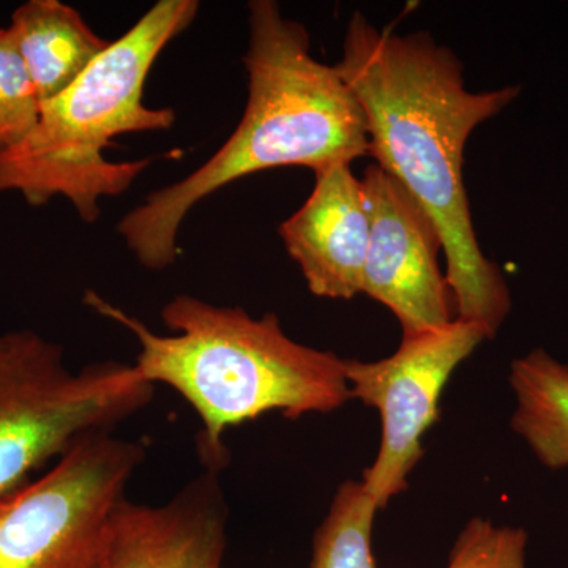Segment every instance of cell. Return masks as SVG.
Returning <instances> with one entry per match:
<instances>
[{"label":"cell","mask_w":568,"mask_h":568,"mask_svg":"<svg viewBox=\"0 0 568 568\" xmlns=\"http://www.w3.org/2000/svg\"><path fill=\"white\" fill-rule=\"evenodd\" d=\"M335 67L365 112L369 155L439 231L455 316L480 324L493 338L510 313V293L478 244L463 162L474 130L521 88L467 91L457 54L432 33L398 36L377 29L361 11L351 17Z\"/></svg>","instance_id":"6da1fadb"},{"label":"cell","mask_w":568,"mask_h":568,"mask_svg":"<svg viewBox=\"0 0 568 568\" xmlns=\"http://www.w3.org/2000/svg\"><path fill=\"white\" fill-rule=\"evenodd\" d=\"M248 29V100L237 129L203 166L149 194L118 224L145 268L175 263L186 215L223 186L272 168L316 173L369 155L365 112L336 67L313 58L305 26L284 17L274 0H253Z\"/></svg>","instance_id":"7a4b0ae2"},{"label":"cell","mask_w":568,"mask_h":568,"mask_svg":"<svg viewBox=\"0 0 568 568\" xmlns=\"http://www.w3.org/2000/svg\"><path fill=\"white\" fill-rule=\"evenodd\" d=\"M84 304L136 338L133 365L145 383L173 388L193 407L205 470L227 466L224 436L235 426L268 413L290 420L331 414L353 399L345 358L294 342L275 313L253 317L239 306L175 295L162 310L173 334L160 335L93 291Z\"/></svg>","instance_id":"3957f363"},{"label":"cell","mask_w":568,"mask_h":568,"mask_svg":"<svg viewBox=\"0 0 568 568\" xmlns=\"http://www.w3.org/2000/svg\"><path fill=\"white\" fill-rule=\"evenodd\" d=\"M197 11L196 0H160L70 88L41 103L31 134L0 152V192L20 193L33 207L62 196L85 223L97 222L100 201L126 192L151 164L106 160L114 138L174 125L173 110L142 102L144 84L160 52Z\"/></svg>","instance_id":"277c9868"},{"label":"cell","mask_w":568,"mask_h":568,"mask_svg":"<svg viewBox=\"0 0 568 568\" xmlns=\"http://www.w3.org/2000/svg\"><path fill=\"white\" fill-rule=\"evenodd\" d=\"M155 386L133 364L69 368L63 349L32 331L2 335L0 351V497L58 462L74 444L114 432L151 405Z\"/></svg>","instance_id":"5b68a950"},{"label":"cell","mask_w":568,"mask_h":568,"mask_svg":"<svg viewBox=\"0 0 568 568\" xmlns=\"http://www.w3.org/2000/svg\"><path fill=\"white\" fill-rule=\"evenodd\" d=\"M148 452V440L95 433L43 476L0 497V568L91 567Z\"/></svg>","instance_id":"8992f818"},{"label":"cell","mask_w":568,"mask_h":568,"mask_svg":"<svg viewBox=\"0 0 568 568\" xmlns=\"http://www.w3.org/2000/svg\"><path fill=\"white\" fill-rule=\"evenodd\" d=\"M485 339L489 335L480 324L457 317L439 331L403 336L390 357L345 358L351 395L375 407L383 425L379 452L362 480L377 507H386L407 488L424 455L422 439L439 417L447 381Z\"/></svg>","instance_id":"52a82bcc"},{"label":"cell","mask_w":568,"mask_h":568,"mask_svg":"<svg viewBox=\"0 0 568 568\" xmlns=\"http://www.w3.org/2000/svg\"><path fill=\"white\" fill-rule=\"evenodd\" d=\"M361 182L369 215L362 293L394 313L403 336L454 323V297L437 261L443 242L435 222L376 163L366 168Z\"/></svg>","instance_id":"ba28073f"},{"label":"cell","mask_w":568,"mask_h":568,"mask_svg":"<svg viewBox=\"0 0 568 568\" xmlns=\"http://www.w3.org/2000/svg\"><path fill=\"white\" fill-rule=\"evenodd\" d=\"M227 507L219 474L205 470L160 506L123 497L89 568H222Z\"/></svg>","instance_id":"9c48e42d"},{"label":"cell","mask_w":568,"mask_h":568,"mask_svg":"<svg viewBox=\"0 0 568 568\" xmlns=\"http://www.w3.org/2000/svg\"><path fill=\"white\" fill-rule=\"evenodd\" d=\"M280 235L316 297L351 301L362 294L369 215L349 163L316 171L312 194Z\"/></svg>","instance_id":"30bf717a"},{"label":"cell","mask_w":568,"mask_h":568,"mask_svg":"<svg viewBox=\"0 0 568 568\" xmlns=\"http://www.w3.org/2000/svg\"><path fill=\"white\" fill-rule=\"evenodd\" d=\"M41 103L70 88L108 47L59 0H29L14 10L9 26Z\"/></svg>","instance_id":"8fae6325"},{"label":"cell","mask_w":568,"mask_h":568,"mask_svg":"<svg viewBox=\"0 0 568 568\" xmlns=\"http://www.w3.org/2000/svg\"><path fill=\"white\" fill-rule=\"evenodd\" d=\"M510 386L517 398L511 426L541 465L568 466V366L544 349L511 364Z\"/></svg>","instance_id":"7c38bea8"},{"label":"cell","mask_w":568,"mask_h":568,"mask_svg":"<svg viewBox=\"0 0 568 568\" xmlns=\"http://www.w3.org/2000/svg\"><path fill=\"white\" fill-rule=\"evenodd\" d=\"M377 510L362 481H345L316 529L310 568H377L372 548Z\"/></svg>","instance_id":"4fadbf2b"},{"label":"cell","mask_w":568,"mask_h":568,"mask_svg":"<svg viewBox=\"0 0 568 568\" xmlns=\"http://www.w3.org/2000/svg\"><path fill=\"white\" fill-rule=\"evenodd\" d=\"M41 100L9 28L0 29V152L9 151L39 123Z\"/></svg>","instance_id":"5bb4252c"},{"label":"cell","mask_w":568,"mask_h":568,"mask_svg":"<svg viewBox=\"0 0 568 568\" xmlns=\"http://www.w3.org/2000/svg\"><path fill=\"white\" fill-rule=\"evenodd\" d=\"M528 534L473 518L459 532L446 568H526Z\"/></svg>","instance_id":"9a60e30c"},{"label":"cell","mask_w":568,"mask_h":568,"mask_svg":"<svg viewBox=\"0 0 568 568\" xmlns=\"http://www.w3.org/2000/svg\"><path fill=\"white\" fill-rule=\"evenodd\" d=\"M0 351H2V335H0Z\"/></svg>","instance_id":"2e32d148"}]
</instances>
